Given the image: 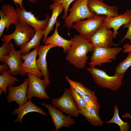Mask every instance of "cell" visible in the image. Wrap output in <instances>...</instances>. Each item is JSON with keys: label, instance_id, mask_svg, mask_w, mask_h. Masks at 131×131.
Listing matches in <instances>:
<instances>
[{"label": "cell", "instance_id": "ac0fdd59", "mask_svg": "<svg viewBox=\"0 0 131 131\" xmlns=\"http://www.w3.org/2000/svg\"><path fill=\"white\" fill-rule=\"evenodd\" d=\"M57 47L56 45L49 44L44 45H40L38 47V54L39 57L36 60V65L39 70L41 71L44 77V79L48 85L50 83L49 79V71L48 69L46 58L47 53L51 49Z\"/></svg>", "mask_w": 131, "mask_h": 131}, {"label": "cell", "instance_id": "5b68a950", "mask_svg": "<svg viewBox=\"0 0 131 131\" xmlns=\"http://www.w3.org/2000/svg\"><path fill=\"white\" fill-rule=\"evenodd\" d=\"M105 16L96 15L85 20H80L72 27L75 29L85 38L88 39L104 24Z\"/></svg>", "mask_w": 131, "mask_h": 131}, {"label": "cell", "instance_id": "ba28073f", "mask_svg": "<svg viewBox=\"0 0 131 131\" xmlns=\"http://www.w3.org/2000/svg\"><path fill=\"white\" fill-rule=\"evenodd\" d=\"M51 102L54 107L68 115L75 117L80 115L69 89L65 88L62 96L58 98H52Z\"/></svg>", "mask_w": 131, "mask_h": 131}, {"label": "cell", "instance_id": "83f0119b", "mask_svg": "<svg viewBox=\"0 0 131 131\" xmlns=\"http://www.w3.org/2000/svg\"><path fill=\"white\" fill-rule=\"evenodd\" d=\"M127 57L121 62L115 69V73L119 74H124L131 66V51L128 53Z\"/></svg>", "mask_w": 131, "mask_h": 131}, {"label": "cell", "instance_id": "f35d334b", "mask_svg": "<svg viewBox=\"0 0 131 131\" xmlns=\"http://www.w3.org/2000/svg\"><path fill=\"white\" fill-rule=\"evenodd\" d=\"M34 1L36 2V1H38L39 0H33Z\"/></svg>", "mask_w": 131, "mask_h": 131}, {"label": "cell", "instance_id": "7402d4cb", "mask_svg": "<svg viewBox=\"0 0 131 131\" xmlns=\"http://www.w3.org/2000/svg\"><path fill=\"white\" fill-rule=\"evenodd\" d=\"M78 112L83 115L91 124L95 126H102L104 122L99 117V114L94 108L87 105L86 108L78 110Z\"/></svg>", "mask_w": 131, "mask_h": 131}, {"label": "cell", "instance_id": "1f68e13d", "mask_svg": "<svg viewBox=\"0 0 131 131\" xmlns=\"http://www.w3.org/2000/svg\"><path fill=\"white\" fill-rule=\"evenodd\" d=\"M122 27L123 28H128V30L125 35L121 40L119 44L126 39H129L130 41V44H131V22L129 24L126 25H124Z\"/></svg>", "mask_w": 131, "mask_h": 131}, {"label": "cell", "instance_id": "f1b7e54d", "mask_svg": "<svg viewBox=\"0 0 131 131\" xmlns=\"http://www.w3.org/2000/svg\"><path fill=\"white\" fill-rule=\"evenodd\" d=\"M79 94L84 102L87 105L94 109L99 114L100 106L97 99L92 98L88 96Z\"/></svg>", "mask_w": 131, "mask_h": 131}, {"label": "cell", "instance_id": "ffe728a7", "mask_svg": "<svg viewBox=\"0 0 131 131\" xmlns=\"http://www.w3.org/2000/svg\"><path fill=\"white\" fill-rule=\"evenodd\" d=\"M60 25V22L57 21L54 33L51 36L47 38L44 43L45 45L51 44L61 47L63 52L67 53L71 47L72 40V39L69 40L65 39L59 34L57 28Z\"/></svg>", "mask_w": 131, "mask_h": 131}, {"label": "cell", "instance_id": "9c48e42d", "mask_svg": "<svg viewBox=\"0 0 131 131\" xmlns=\"http://www.w3.org/2000/svg\"><path fill=\"white\" fill-rule=\"evenodd\" d=\"M15 11L19 21L26 23L33 28L35 31L44 30L46 28L50 18L48 15H46V17L43 20L38 19L31 11H27L24 7H18L17 4Z\"/></svg>", "mask_w": 131, "mask_h": 131}, {"label": "cell", "instance_id": "d4e9b609", "mask_svg": "<svg viewBox=\"0 0 131 131\" xmlns=\"http://www.w3.org/2000/svg\"><path fill=\"white\" fill-rule=\"evenodd\" d=\"M19 81V79L11 75L10 70L8 69L0 76V89L3 90L6 95L7 87L10 84H16V82Z\"/></svg>", "mask_w": 131, "mask_h": 131}, {"label": "cell", "instance_id": "8fae6325", "mask_svg": "<svg viewBox=\"0 0 131 131\" xmlns=\"http://www.w3.org/2000/svg\"><path fill=\"white\" fill-rule=\"evenodd\" d=\"M40 104L45 107L48 110L55 127V131H58L62 127L69 128L75 124V122L71 116L64 115L62 111L51 104H47L43 102Z\"/></svg>", "mask_w": 131, "mask_h": 131}, {"label": "cell", "instance_id": "e575fe53", "mask_svg": "<svg viewBox=\"0 0 131 131\" xmlns=\"http://www.w3.org/2000/svg\"><path fill=\"white\" fill-rule=\"evenodd\" d=\"M2 0H0V1H1ZM16 5L17 4H18L19 7L20 8L23 7L24 6H23V0H12Z\"/></svg>", "mask_w": 131, "mask_h": 131}, {"label": "cell", "instance_id": "52a82bcc", "mask_svg": "<svg viewBox=\"0 0 131 131\" xmlns=\"http://www.w3.org/2000/svg\"><path fill=\"white\" fill-rule=\"evenodd\" d=\"M28 76V88L27 91V97L28 99L33 97H36L41 99H49L45 89L48 85L44 79L41 80L33 74L27 73Z\"/></svg>", "mask_w": 131, "mask_h": 131}, {"label": "cell", "instance_id": "8992f818", "mask_svg": "<svg viewBox=\"0 0 131 131\" xmlns=\"http://www.w3.org/2000/svg\"><path fill=\"white\" fill-rule=\"evenodd\" d=\"M123 50V48L117 47H94L89 64L92 67L97 66L101 67L103 63L112 62V60H115L117 55Z\"/></svg>", "mask_w": 131, "mask_h": 131}, {"label": "cell", "instance_id": "44dd1931", "mask_svg": "<svg viewBox=\"0 0 131 131\" xmlns=\"http://www.w3.org/2000/svg\"><path fill=\"white\" fill-rule=\"evenodd\" d=\"M54 2L53 4L49 5V8L52 10V12L51 16L49 18L47 26L44 30V36L42 41L43 43L48 37L49 33L53 30L54 25L57 21V19L58 16L64 10V8L62 4L57 1Z\"/></svg>", "mask_w": 131, "mask_h": 131}, {"label": "cell", "instance_id": "8d00e7d4", "mask_svg": "<svg viewBox=\"0 0 131 131\" xmlns=\"http://www.w3.org/2000/svg\"><path fill=\"white\" fill-rule=\"evenodd\" d=\"M28 1L31 2V3H35L36 2L34 1L33 0H27Z\"/></svg>", "mask_w": 131, "mask_h": 131}, {"label": "cell", "instance_id": "7a4b0ae2", "mask_svg": "<svg viewBox=\"0 0 131 131\" xmlns=\"http://www.w3.org/2000/svg\"><path fill=\"white\" fill-rule=\"evenodd\" d=\"M96 84L102 88H107L116 91L121 87L124 74L115 73L112 76L108 75L105 71L100 69L90 66L86 68Z\"/></svg>", "mask_w": 131, "mask_h": 131}, {"label": "cell", "instance_id": "cb8c5ba5", "mask_svg": "<svg viewBox=\"0 0 131 131\" xmlns=\"http://www.w3.org/2000/svg\"><path fill=\"white\" fill-rule=\"evenodd\" d=\"M66 79L70 85L80 94L88 96L92 98L97 99L94 92L85 87L81 82L72 80L67 76L66 77Z\"/></svg>", "mask_w": 131, "mask_h": 131}, {"label": "cell", "instance_id": "9a60e30c", "mask_svg": "<svg viewBox=\"0 0 131 131\" xmlns=\"http://www.w3.org/2000/svg\"><path fill=\"white\" fill-rule=\"evenodd\" d=\"M9 47L10 51L9 55L2 57L3 62L6 63L8 65L11 75L19 74L21 75L20 66L23 63L20 57L22 52L20 50H16L14 44L10 42Z\"/></svg>", "mask_w": 131, "mask_h": 131}, {"label": "cell", "instance_id": "484cf974", "mask_svg": "<svg viewBox=\"0 0 131 131\" xmlns=\"http://www.w3.org/2000/svg\"><path fill=\"white\" fill-rule=\"evenodd\" d=\"M114 113L113 116L111 119L106 122L107 124L114 123L119 126L121 131H128L129 128V123L123 122L119 115L118 107L116 105L114 106Z\"/></svg>", "mask_w": 131, "mask_h": 131}, {"label": "cell", "instance_id": "603a6c76", "mask_svg": "<svg viewBox=\"0 0 131 131\" xmlns=\"http://www.w3.org/2000/svg\"><path fill=\"white\" fill-rule=\"evenodd\" d=\"M44 36V30L35 31L34 35L32 39L25 44L20 47L22 54L25 55L30 52L31 49L38 47Z\"/></svg>", "mask_w": 131, "mask_h": 131}, {"label": "cell", "instance_id": "74e56055", "mask_svg": "<svg viewBox=\"0 0 131 131\" xmlns=\"http://www.w3.org/2000/svg\"><path fill=\"white\" fill-rule=\"evenodd\" d=\"M3 92H4V90L1 89H0V95H1Z\"/></svg>", "mask_w": 131, "mask_h": 131}, {"label": "cell", "instance_id": "2e32d148", "mask_svg": "<svg viewBox=\"0 0 131 131\" xmlns=\"http://www.w3.org/2000/svg\"><path fill=\"white\" fill-rule=\"evenodd\" d=\"M131 22V10H127L123 14L110 17L105 16L104 25L109 29L113 28L114 38L118 33V30L122 25H126Z\"/></svg>", "mask_w": 131, "mask_h": 131}, {"label": "cell", "instance_id": "d6986e66", "mask_svg": "<svg viewBox=\"0 0 131 131\" xmlns=\"http://www.w3.org/2000/svg\"><path fill=\"white\" fill-rule=\"evenodd\" d=\"M32 112H36L44 116L47 115L46 113L42 110L41 108L33 103L31 99H29L22 106L19 107L17 109H15L12 113V115L16 114L17 116L16 119L13 122L22 123L24 116L28 113Z\"/></svg>", "mask_w": 131, "mask_h": 131}, {"label": "cell", "instance_id": "d6a6232c", "mask_svg": "<svg viewBox=\"0 0 131 131\" xmlns=\"http://www.w3.org/2000/svg\"><path fill=\"white\" fill-rule=\"evenodd\" d=\"M9 68L6 63L4 62L3 65H0V74L2 75L5 71L8 70Z\"/></svg>", "mask_w": 131, "mask_h": 131}, {"label": "cell", "instance_id": "e0dca14e", "mask_svg": "<svg viewBox=\"0 0 131 131\" xmlns=\"http://www.w3.org/2000/svg\"><path fill=\"white\" fill-rule=\"evenodd\" d=\"M88 7L90 11L97 15L114 17L119 15L117 7L108 5L103 0H89Z\"/></svg>", "mask_w": 131, "mask_h": 131}, {"label": "cell", "instance_id": "836d02e7", "mask_svg": "<svg viewBox=\"0 0 131 131\" xmlns=\"http://www.w3.org/2000/svg\"><path fill=\"white\" fill-rule=\"evenodd\" d=\"M123 47L124 49L123 50L124 53L131 51V44L129 43L125 44L123 45Z\"/></svg>", "mask_w": 131, "mask_h": 131}, {"label": "cell", "instance_id": "f546056e", "mask_svg": "<svg viewBox=\"0 0 131 131\" xmlns=\"http://www.w3.org/2000/svg\"><path fill=\"white\" fill-rule=\"evenodd\" d=\"M11 40H8L6 42H3L2 45L0 47V60L1 62L3 63L2 57L3 56L8 55L9 52V44Z\"/></svg>", "mask_w": 131, "mask_h": 131}, {"label": "cell", "instance_id": "3957f363", "mask_svg": "<svg viewBox=\"0 0 131 131\" xmlns=\"http://www.w3.org/2000/svg\"><path fill=\"white\" fill-rule=\"evenodd\" d=\"M89 0H75L72 7L69 9V14L65 19V25L72 28L74 23L85 18L95 16L96 15L89 10L88 7Z\"/></svg>", "mask_w": 131, "mask_h": 131}, {"label": "cell", "instance_id": "5bb4252c", "mask_svg": "<svg viewBox=\"0 0 131 131\" xmlns=\"http://www.w3.org/2000/svg\"><path fill=\"white\" fill-rule=\"evenodd\" d=\"M38 49V47L36 48L25 55H21V59L24 61L20 66L21 75H25L27 73H30L35 74L40 78L43 76L42 72L39 70L36 65Z\"/></svg>", "mask_w": 131, "mask_h": 131}, {"label": "cell", "instance_id": "7c38bea8", "mask_svg": "<svg viewBox=\"0 0 131 131\" xmlns=\"http://www.w3.org/2000/svg\"><path fill=\"white\" fill-rule=\"evenodd\" d=\"M0 38L2 35L5 29L9 30L11 24L16 25L19 21L14 7L11 5L3 4L0 9Z\"/></svg>", "mask_w": 131, "mask_h": 131}, {"label": "cell", "instance_id": "4316f807", "mask_svg": "<svg viewBox=\"0 0 131 131\" xmlns=\"http://www.w3.org/2000/svg\"><path fill=\"white\" fill-rule=\"evenodd\" d=\"M69 89L78 110L85 109L87 104L84 102L79 94L70 85Z\"/></svg>", "mask_w": 131, "mask_h": 131}, {"label": "cell", "instance_id": "d590c367", "mask_svg": "<svg viewBox=\"0 0 131 131\" xmlns=\"http://www.w3.org/2000/svg\"><path fill=\"white\" fill-rule=\"evenodd\" d=\"M131 114L129 113H126L125 115H123L122 116V117L125 118L127 117H128L131 119Z\"/></svg>", "mask_w": 131, "mask_h": 131}, {"label": "cell", "instance_id": "4dcf8cb0", "mask_svg": "<svg viewBox=\"0 0 131 131\" xmlns=\"http://www.w3.org/2000/svg\"><path fill=\"white\" fill-rule=\"evenodd\" d=\"M53 1H57L61 4L64 8V13L62 18L65 19L68 16L69 7L71 3L75 0H52Z\"/></svg>", "mask_w": 131, "mask_h": 131}, {"label": "cell", "instance_id": "30bf717a", "mask_svg": "<svg viewBox=\"0 0 131 131\" xmlns=\"http://www.w3.org/2000/svg\"><path fill=\"white\" fill-rule=\"evenodd\" d=\"M113 38V32L104 24L88 40L94 47L110 48L119 45L114 43Z\"/></svg>", "mask_w": 131, "mask_h": 131}, {"label": "cell", "instance_id": "4fadbf2b", "mask_svg": "<svg viewBox=\"0 0 131 131\" xmlns=\"http://www.w3.org/2000/svg\"><path fill=\"white\" fill-rule=\"evenodd\" d=\"M28 86V78L25 79L24 82L17 86H14L12 84L8 86V93L6 99L9 103L15 101L21 107L28 101L27 91Z\"/></svg>", "mask_w": 131, "mask_h": 131}, {"label": "cell", "instance_id": "277c9868", "mask_svg": "<svg viewBox=\"0 0 131 131\" xmlns=\"http://www.w3.org/2000/svg\"><path fill=\"white\" fill-rule=\"evenodd\" d=\"M35 30L24 22L20 21L15 25V29L12 33L4 35L1 40L3 42L13 39L16 45L21 47L30 41L34 35Z\"/></svg>", "mask_w": 131, "mask_h": 131}, {"label": "cell", "instance_id": "6da1fadb", "mask_svg": "<svg viewBox=\"0 0 131 131\" xmlns=\"http://www.w3.org/2000/svg\"><path fill=\"white\" fill-rule=\"evenodd\" d=\"M71 39V47L67 53L66 59L77 69H83L87 63V54L93 52L94 47L88 39L80 34L74 35Z\"/></svg>", "mask_w": 131, "mask_h": 131}]
</instances>
